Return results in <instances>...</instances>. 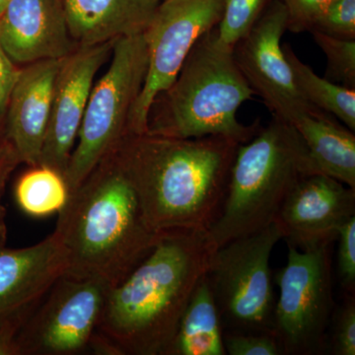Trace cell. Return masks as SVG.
Segmentation results:
<instances>
[{
    "instance_id": "cell-28",
    "label": "cell",
    "mask_w": 355,
    "mask_h": 355,
    "mask_svg": "<svg viewBox=\"0 0 355 355\" xmlns=\"http://www.w3.org/2000/svg\"><path fill=\"white\" fill-rule=\"evenodd\" d=\"M286 7L287 30L292 33L310 31L317 18L335 0H280Z\"/></svg>"
},
{
    "instance_id": "cell-32",
    "label": "cell",
    "mask_w": 355,
    "mask_h": 355,
    "mask_svg": "<svg viewBox=\"0 0 355 355\" xmlns=\"http://www.w3.org/2000/svg\"><path fill=\"white\" fill-rule=\"evenodd\" d=\"M160 1H161V0H160Z\"/></svg>"
},
{
    "instance_id": "cell-19",
    "label": "cell",
    "mask_w": 355,
    "mask_h": 355,
    "mask_svg": "<svg viewBox=\"0 0 355 355\" xmlns=\"http://www.w3.org/2000/svg\"><path fill=\"white\" fill-rule=\"evenodd\" d=\"M223 327L207 277L198 282L167 355H225Z\"/></svg>"
},
{
    "instance_id": "cell-12",
    "label": "cell",
    "mask_w": 355,
    "mask_h": 355,
    "mask_svg": "<svg viewBox=\"0 0 355 355\" xmlns=\"http://www.w3.org/2000/svg\"><path fill=\"white\" fill-rule=\"evenodd\" d=\"M287 14L280 0H272L261 17L232 48L236 64L254 94L260 96L272 116L292 123L317 110L299 92L282 51Z\"/></svg>"
},
{
    "instance_id": "cell-23",
    "label": "cell",
    "mask_w": 355,
    "mask_h": 355,
    "mask_svg": "<svg viewBox=\"0 0 355 355\" xmlns=\"http://www.w3.org/2000/svg\"><path fill=\"white\" fill-rule=\"evenodd\" d=\"M310 33L326 55L324 78L338 85L355 89V41L336 39L316 31Z\"/></svg>"
},
{
    "instance_id": "cell-10",
    "label": "cell",
    "mask_w": 355,
    "mask_h": 355,
    "mask_svg": "<svg viewBox=\"0 0 355 355\" xmlns=\"http://www.w3.org/2000/svg\"><path fill=\"white\" fill-rule=\"evenodd\" d=\"M110 288L106 282L62 275L16 338V355L91 352Z\"/></svg>"
},
{
    "instance_id": "cell-20",
    "label": "cell",
    "mask_w": 355,
    "mask_h": 355,
    "mask_svg": "<svg viewBox=\"0 0 355 355\" xmlns=\"http://www.w3.org/2000/svg\"><path fill=\"white\" fill-rule=\"evenodd\" d=\"M291 67L294 83L308 104L327 114H331L355 132V89L338 85L315 73L294 53L291 44L282 46Z\"/></svg>"
},
{
    "instance_id": "cell-3",
    "label": "cell",
    "mask_w": 355,
    "mask_h": 355,
    "mask_svg": "<svg viewBox=\"0 0 355 355\" xmlns=\"http://www.w3.org/2000/svg\"><path fill=\"white\" fill-rule=\"evenodd\" d=\"M58 214L55 232L69 253L67 275L111 287L146 258L159 236L147 226L114 153L69 193Z\"/></svg>"
},
{
    "instance_id": "cell-22",
    "label": "cell",
    "mask_w": 355,
    "mask_h": 355,
    "mask_svg": "<svg viewBox=\"0 0 355 355\" xmlns=\"http://www.w3.org/2000/svg\"><path fill=\"white\" fill-rule=\"evenodd\" d=\"M272 0H225L223 15L216 27L219 43L232 49L261 17Z\"/></svg>"
},
{
    "instance_id": "cell-1",
    "label": "cell",
    "mask_w": 355,
    "mask_h": 355,
    "mask_svg": "<svg viewBox=\"0 0 355 355\" xmlns=\"http://www.w3.org/2000/svg\"><path fill=\"white\" fill-rule=\"evenodd\" d=\"M214 251L207 230L159 233L146 258L110 288L91 352L167 355Z\"/></svg>"
},
{
    "instance_id": "cell-30",
    "label": "cell",
    "mask_w": 355,
    "mask_h": 355,
    "mask_svg": "<svg viewBox=\"0 0 355 355\" xmlns=\"http://www.w3.org/2000/svg\"><path fill=\"white\" fill-rule=\"evenodd\" d=\"M19 164H21L19 159L14 153L12 147L4 137H0V247L6 246L7 238L6 209L2 205V197H3L7 180L13 170Z\"/></svg>"
},
{
    "instance_id": "cell-8",
    "label": "cell",
    "mask_w": 355,
    "mask_h": 355,
    "mask_svg": "<svg viewBox=\"0 0 355 355\" xmlns=\"http://www.w3.org/2000/svg\"><path fill=\"white\" fill-rule=\"evenodd\" d=\"M286 266L277 273L272 333L284 355L319 354L333 321L330 245L300 250L287 245Z\"/></svg>"
},
{
    "instance_id": "cell-13",
    "label": "cell",
    "mask_w": 355,
    "mask_h": 355,
    "mask_svg": "<svg viewBox=\"0 0 355 355\" xmlns=\"http://www.w3.org/2000/svg\"><path fill=\"white\" fill-rule=\"evenodd\" d=\"M113 42L80 46L62 60L55 79L50 121L40 165L64 176L96 76L111 57Z\"/></svg>"
},
{
    "instance_id": "cell-14",
    "label": "cell",
    "mask_w": 355,
    "mask_h": 355,
    "mask_svg": "<svg viewBox=\"0 0 355 355\" xmlns=\"http://www.w3.org/2000/svg\"><path fill=\"white\" fill-rule=\"evenodd\" d=\"M355 216V189L323 173L301 180L275 222L287 245L300 250L331 245L343 224Z\"/></svg>"
},
{
    "instance_id": "cell-2",
    "label": "cell",
    "mask_w": 355,
    "mask_h": 355,
    "mask_svg": "<svg viewBox=\"0 0 355 355\" xmlns=\"http://www.w3.org/2000/svg\"><path fill=\"white\" fill-rule=\"evenodd\" d=\"M239 142L222 135H128L114 151L155 233L209 230L220 214Z\"/></svg>"
},
{
    "instance_id": "cell-17",
    "label": "cell",
    "mask_w": 355,
    "mask_h": 355,
    "mask_svg": "<svg viewBox=\"0 0 355 355\" xmlns=\"http://www.w3.org/2000/svg\"><path fill=\"white\" fill-rule=\"evenodd\" d=\"M77 46H91L142 34L160 0H62Z\"/></svg>"
},
{
    "instance_id": "cell-9",
    "label": "cell",
    "mask_w": 355,
    "mask_h": 355,
    "mask_svg": "<svg viewBox=\"0 0 355 355\" xmlns=\"http://www.w3.org/2000/svg\"><path fill=\"white\" fill-rule=\"evenodd\" d=\"M224 3L225 0H161L144 32L148 67L144 87L130 112L128 135L147 132L154 99L171 85L198 40L218 26Z\"/></svg>"
},
{
    "instance_id": "cell-25",
    "label": "cell",
    "mask_w": 355,
    "mask_h": 355,
    "mask_svg": "<svg viewBox=\"0 0 355 355\" xmlns=\"http://www.w3.org/2000/svg\"><path fill=\"white\" fill-rule=\"evenodd\" d=\"M223 340L226 354L229 355H284L272 331H223Z\"/></svg>"
},
{
    "instance_id": "cell-15",
    "label": "cell",
    "mask_w": 355,
    "mask_h": 355,
    "mask_svg": "<svg viewBox=\"0 0 355 355\" xmlns=\"http://www.w3.org/2000/svg\"><path fill=\"white\" fill-rule=\"evenodd\" d=\"M0 46L19 67L60 60L79 48L62 0H10L0 14Z\"/></svg>"
},
{
    "instance_id": "cell-5",
    "label": "cell",
    "mask_w": 355,
    "mask_h": 355,
    "mask_svg": "<svg viewBox=\"0 0 355 355\" xmlns=\"http://www.w3.org/2000/svg\"><path fill=\"white\" fill-rule=\"evenodd\" d=\"M315 173L320 171L297 130L272 116L238 146L220 214L207 231L211 246L216 250L268 227L296 184Z\"/></svg>"
},
{
    "instance_id": "cell-21",
    "label": "cell",
    "mask_w": 355,
    "mask_h": 355,
    "mask_svg": "<svg viewBox=\"0 0 355 355\" xmlns=\"http://www.w3.org/2000/svg\"><path fill=\"white\" fill-rule=\"evenodd\" d=\"M14 198L18 207L35 218L58 214L69 198V189L62 173L44 165L29 167L17 180Z\"/></svg>"
},
{
    "instance_id": "cell-7",
    "label": "cell",
    "mask_w": 355,
    "mask_h": 355,
    "mask_svg": "<svg viewBox=\"0 0 355 355\" xmlns=\"http://www.w3.org/2000/svg\"><path fill=\"white\" fill-rule=\"evenodd\" d=\"M282 239L277 222L217 248L207 277L223 331H272L275 298L270 256Z\"/></svg>"
},
{
    "instance_id": "cell-18",
    "label": "cell",
    "mask_w": 355,
    "mask_h": 355,
    "mask_svg": "<svg viewBox=\"0 0 355 355\" xmlns=\"http://www.w3.org/2000/svg\"><path fill=\"white\" fill-rule=\"evenodd\" d=\"M304 140L320 173L355 189V135L321 110L301 114L291 123Z\"/></svg>"
},
{
    "instance_id": "cell-4",
    "label": "cell",
    "mask_w": 355,
    "mask_h": 355,
    "mask_svg": "<svg viewBox=\"0 0 355 355\" xmlns=\"http://www.w3.org/2000/svg\"><path fill=\"white\" fill-rule=\"evenodd\" d=\"M216 27L198 40L171 85L156 96L146 132L176 139L222 135L246 144L260 130L259 121L246 125L238 121V109L254 91L232 49L219 43Z\"/></svg>"
},
{
    "instance_id": "cell-6",
    "label": "cell",
    "mask_w": 355,
    "mask_h": 355,
    "mask_svg": "<svg viewBox=\"0 0 355 355\" xmlns=\"http://www.w3.org/2000/svg\"><path fill=\"white\" fill-rule=\"evenodd\" d=\"M111 62L93 85L64 178L69 193L128 135L133 105L144 87L148 55L144 33L114 40Z\"/></svg>"
},
{
    "instance_id": "cell-29",
    "label": "cell",
    "mask_w": 355,
    "mask_h": 355,
    "mask_svg": "<svg viewBox=\"0 0 355 355\" xmlns=\"http://www.w3.org/2000/svg\"><path fill=\"white\" fill-rule=\"evenodd\" d=\"M20 70L21 67L14 64L0 46V137H4L7 108Z\"/></svg>"
},
{
    "instance_id": "cell-31",
    "label": "cell",
    "mask_w": 355,
    "mask_h": 355,
    "mask_svg": "<svg viewBox=\"0 0 355 355\" xmlns=\"http://www.w3.org/2000/svg\"><path fill=\"white\" fill-rule=\"evenodd\" d=\"M10 0H0V14L3 12L4 8H6L7 4L9 3Z\"/></svg>"
},
{
    "instance_id": "cell-27",
    "label": "cell",
    "mask_w": 355,
    "mask_h": 355,
    "mask_svg": "<svg viewBox=\"0 0 355 355\" xmlns=\"http://www.w3.org/2000/svg\"><path fill=\"white\" fill-rule=\"evenodd\" d=\"M338 270L340 284L347 294L355 291V216L338 231Z\"/></svg>"
},
{
    "instance_id": "cell-11",
    "label": "cell",
    "mask_w": 355,
    "mask_h": 355,
    "mask_svg": "<svg viewBox=\"0 0 355 355\" xmlns=\"http://www.w3.org/2000/svg\"><path fill=\"white\" fill-rule=\"evenodd\" d=\"M69 253L53 231L32 246L0 247V355H16V338L57 280Z\"/></svg>"
},
{
    "instance_id": "cell-26",
    "label": "cell",
    "mask_w": 355,
    "mask_h": 355,
    "mask_svg": "<svg viewBox=\"0 0 355 355\" xmlns=\"http://www.w3.org/2000/svg\"><path fill=\"white\" fill-rule=\"evenodd\" d=\"M334 321L331 336V354L336 355H355V299L354 294H349L345 304L338 309Z\"/></svg>"
},
{
    "instance_id": "cell-24",
    "label": "cell",
    "mask_w": 355,
    "mask_h": 355,
    "mask_svg": "<svg viewBox=\"0 0 355 355\" xmlns=\"http://www.w3.org/2000/svg\"><path fill=\"white\" fill-rule=\"evenodd\" d=\"M311 31L355 41V0H335L317 18Z\"/></svg>"
},
{
    "instance_id": "cell-16",
    "label": "cell",
    "mask_w": 355,
    "mask_h": 355,
    "mask_svg": "<svg viewBox=\"0 0 355 355\" xmlns=\"http://www.w3.org/2000/svg\"><path fill=\"white\" fill-rule=\"evenodd\" d=\"M64 58L41 60L21 67L11 93L4 123V139L12 147L20 163L28 167L41 162L55 79Z\"/></svg>"
}]
</instances>
